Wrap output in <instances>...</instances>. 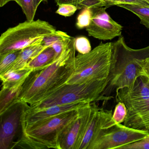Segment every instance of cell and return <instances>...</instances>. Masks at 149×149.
I'll return each instance as SVG.
<instances>
[{"instance_id": "obj_1", "label": "cell", "mask_w": 149, "mask_h": 149, "mask_svg": "<svg viewBox=\"0 0 149 149\" xmlns=\"http://www.w3.org/2000/svg\"><path fill=\"white\" fill-rule=\"evenodd\" d=\"M75 40L71 37L61 54L51 65L30 73L22 86L17 101L33 105L67 83L74 71Z\"/></svg>"}, {"instance_id": "obj_2", "label": "cell", "mask_w": 149, "mask_h": 149, "mask_svg": "<svg viewBox=\"0 0 149 149\" xmlns=\"http://www.w3.org/2000/svg\"><path fill=\"white\" fill-rule=\"evenodd\" d=\"M112 62L109 77V83L102 94L111 96L112 92L116 95L120 89L132 88L142 70L149 60V46L133 49L127 46L124 38L119 36L112 42Z\"/></svg>"}, {"instance_id": "obj_3", "label": "cell", "mask_w": 149, "mask_h": 149, "mask_svg": "<svg viewBox=\"0 0 149 149\" xmlns=\"http://www.w3.org/2000/svg\"><path fill=\"white\" fill-rule=\"evenodd\" d=\"M79 109L62 113L23 128L17 145L35 149H60V136L76 117Z\"/></svg>"}, {"instance_id": "obj_4", "label": "cell", "mask_w": 149, "mask_h": 149, "mask_svg": "<svg viewBox=\"0 0 149 149\" xmlns=\"http://www.w3.org/2000/svg\"><path fill=\"white\" fill-rule=\"evenodd\" d=\"M109 83V79H107L84 83H66L39 102L29 105L27 110H38L49 106L69 104L78 102L92 103L111 100L113 98L112 96L102 95Z\"/></svg>"}, {"instance_id": "obj_5", "label": "cell", "mask_w": 149, "mask_h": 149, "mask_svg": "<svg viewBox=\"0 0 149 149\" xmlns=\"http://www.w3.org/2000/svg\"><path fill=\"white\" fill-rule=\"evenodd\" d=\"M112 42H101L89 53L74 59V71L67 84L84 83L109 79L112 62Z\"/></svg>"}, {"instance_id": "obj_6", "label": "cell", "mask_w": 149, "mask_h": 149, "mask_svg": "<svg viewBox=\"0 0 149 149\" xmlns=\"http://www.w3.org/2000/svg\"><path fill=\"white\" fill-rule=\"evenodd\" d=\"M56 31L53 25L41 20H27L19 23L8 29L1 34L0 37V55L41 43L44 37Z\"/></svg>"}, {"instance_id": "obj_7", "label": "cell", "mask_w": 149, "mask_h": 149, "mask_svg": "<svg viewBox=\"0 0 149 149\" xmlns=\"http://www.w3.org/2000/svg\"><path fill=\"white\" fill-rule=\"evenodd\" d=\"M149 132L139 130L121 123L103 130L90 149H119L143 138Z\"/></svg>"}, {"instance_id": "obj_8", "label": "cell", "mask_w": 149, "mask_h": 149, "mask_svg": "<svg viewBox=\"0 0 149 149\" xmlns=\"http://www.w3.org/2000/svg\"><path fill=\"white\" fill-rule=\"evenodd\" d=\"M97 107L94 102L79 109L76 117L60 136V149H79L91 118Z\"/></svg>"}, {"instance_id": "obj_9", "label": "cell", "mask_w": 149, "mask_h": 149, "mask_svg": "<svg viewBox=\"0 0 149 149\" xmlns=\"http://www.w3.org/2000/svg\"><path fill=\"white\" fill-rule=\"evenodd\" d=\"M29 104L17 101L1 115L0 149L14 148V139L20 129L22 130V115Z\"/></svg>"}, {"instance_id": "obj_10", "label": "cell", "mask_w": 149, "mask_h": 149, "mask_svg": "<svg viewBox=\"0 0 149 149\" xmlns=\"http://www.w3.org/2000/svg\"><path fill=\"white\" fill-rule=\"evenodd\" d=\"M107 7L91 8L90 24L86 28L88 35L102 40H112L122 35L123 27L113 20L106 12Z\"/></svg>"}, {"instance_id": "obj_11", "label": "cell", "mask_w": 149, "mask_h": 149, "mask_svg": "<svg viewBox=\"0 0 149 149\" xmlns=\"http://www.w3.org/2000/svg\"><path fill=\"white\" fill-rule=\"evenodd\" d=\"M112 111L97 107L88 125L79 149H90L101 132L117 124L112 118Z\"/></svg>"}, {"instance_id": "obj_12", "label": "cell", "mask_w": 149, "mask_h": 149, "mask_svg": "<svg viewBox=\"0 0 149 149\" xmlns=\"http://www.w3.org/2000/svg\"><path fill=\"white\" fill-rule=\"evenodd\" d=\"M90 103L86 102H76L69 104L49 106L36 111H29L27 108L22 115V129L62 113L78 109Z\"/></svg>"}, {"instance_id": "obj_13", "label": "cell", "mask_w": 149, "mask_h": 149, "mask_svg": "<svg viewBox=\"0 0 149 149\" xmlns=\"http://www.w3.org/2000/svg\"><path fill=\"white\" fill-rule=\"evenodd\" d=\"M116 102H121L130 109L141 102L149 99V79L140 76L135 81L133 88H123L116 95Z\"/></svg>"}, {"instance_id": "obj_14", "label": "cell", "mask_w": 149, "mask_h": 149, "mask_svg": "<svg viewBox=\"0 0 149 149\" xmlns=\"http://www.w3.org/2000/svg\"><path fill=\"white\" fill-rule=\"evenodd\" d=\"M123 125L149 133V99L127 109Z\"/></svg>"}, {"instance_id": "obj_15", "label": "cell", "mask_w": 149, "mask_h": 149, "mask_svg": "<svg viewBox=\"0 0 149 149\" xmlns=\"http://www.w3.org/2000/svg\"><path fill=\"white\" fill-rule=\"evenodd\" d=\"M33 71L27 68L11 70L0 75L2 81V88H10L22 86L28 77Z\"/></svg>"}, {"instance_id": "obj_16", "label": "cell", "mask_w": 149, "mask_h": 149, "mask_svg": "<svg viewBox=\"0 0 149 149\" xmlns=\"http://www.w3.org/2000/svg\"><path fill=\"white\" fill-rule=\"evenodd\" d=\"M46 48L47 47L42 46L40 43H39L22 49L17 60L7 72L26 68L30 61L36 57Z\"/></svg>"}, {"instance_id": "obj_17", "label": "cell", "mask_w": 149, "mask_h": 149, "mask_svg": "<svg viewBox=\"0 0 149 149\" xmlns=\"http://www.w3.org/2000/svg\"><path fill=\"white\" fill-rule=\"evenodd\" d=\"M58 57L53 48L48 47L30 61L26 68L33 71L40 70L51 65Z\"/></svg>"}, {"instance_id": "obj_18", "label": "cell", "mask_w": 149, "mask_h": 149, "mask_svg": "<svg viewBox=\"0 0 149 149\" xmlns=\"http://www.w3.org/2000/svg\"><path fill=\"white\" fill-rule=\"evenodd\" d=\"M21 87L2 88L0 92V115L4 113L17 101Z\"/></svg>"}, {"instance_id": "obj_19", "label": "cell", "mask_w": 149, "mask_h": 149, "mask_svg": "<svg viewBox=\"0 0 149 149\" xmlns=\"http://www.w3.org/2000/svg\"><path fill=\"white\" fill-rule=\"evenodd\" d=\"M124 8L136 15L140 20L142 24L149 30V6H142L136 5H121L118 6Z\"/></svg>"}, {"instance_id": "obj_20", "label": "cell", "mask_w": 149, "mask_h": 149, "mask_svg": "<svg viewBox=\"0 0 149 149\" xmlns=\"http://www.w3.org/2000/svg\"><path fill=\"white\" fill-rule=\"evenodd\" d=\"M21 50H15L0 55V75L9 70L17 60Z\"/></svg>"}, {"instance_id": "obj_21", "label": "cell", "mask_w": 149, "mask_h": 149, "mask_svg": "<svg viewBox=\"0 0 149 149\" xmlns=\"http://www.w3.org/2000/svg\"><path fill=\"white\" fill-rule=\"evenodd\" d=\"M99 8L107 7L121 5H136L142 6H149L145 0H97Z\"/></svg>"}, {"instance_id": "obj_22", "label": "cell", "mask_w": 149, "mask_h": 149, "mask_svg": "<svg viewBox=\"0 0 149 149\" xmlns=\"http://www.w3.org/2000/svg\"><path fill=\"white\" fill-rule=\"evenodd\" d=\"M16 3L21 8L27 20H34L37 10L35 8L33 0H17Z\"/></svg>"}, {"instance_id": "obj_23", "label": "cell", "mask_w": 149, "mask_h": 149, "mask_svg": "<svg viewBox=\"0 0 149 149\" xmlns=\"http://www.w3.org/2000/svg\"><path fill=\"white\" fill-rule=\"evenodd\" d=\"M92 16L91 8H84L77 16V28L78 29L86 28L88 26L91 21Z\"/></svg>"}, {"instance_id": "obj_24", "label": "cell", "mask_w": 149, "mask_h": 149, "mask_svg": "<svg viewBox=\"0 0 149 149\" xmlns=\"http://www.w3.org/2000/svg\"><path fill=\"white\" fill-rule=\"evenodd\" d=\"M67 33L61 31H56L55 33L44 37L41 42V44L45 47H51L58 41L70 37Z\"/></svg>"}, {"instance_id": "obj_25", "label": "cell", "mask_w": 149, "mask_h": 149, "mask_svg": "<svg viewBox=\"0 0 149 149\" xmlns=\"http://www.w3.org/2000/svg\"><path fill=\"white\" fill-rule=\"evenodd\" d=\"M127 109L126 105L123 102H118L115 106L112 118L116 123H122L126 118Z\"/></svg>"}, {"instance_id": "obj_26", "label": "cell", "mask_w": 149, "mask_h": 149, "mask_svg": "<svg viewBox=\"0 0 149 149\" xmlns=\"http://www.w3.org/2000/svg\"><path fill=\"white\" fill-rule=\"evenodd\" d=\"M75 47L79 54H85L91 50V45L88 38L84 36H79L75 38Z\"/></svg>"}, {"instance_id": "obj_27", "label": "cell", "mask_w": 149, "mask_h": 149, "mask_svg": "<svg viewBox=\"0 0 149 149\" xmlns=\"http://www.w3.org/2000/svg\"><path fill=\"white\" fill-rule=\"evenodd\" d=\"M119 149H149V135L136 142L122 146Z\"/></svg>"}, {"instance_id": "obj_28", "label": "cell", "mask_w": 149, "mask_h": 149, "mask_svg": "<svg viewBox=\"0 0 149 149\" xmlns=\"http://www.w3.org/2000/svg\"><path fill=\"white\" fill-rule=\"evenodd\" d=\"M78 10L75 6L72 4H63L59 5L58 9L56 13L64 17L72 16Z\"/></svg>"}, {"instance_id": "obj_29", "label": "cell", "mask_w": 149, "mask_h": 149, "mask_svg": "<svg viewBox=\"0 0 149 149\" xmlns=\"http://www.w3.org/2000/svg\"><path fill=\"white\" fill-rule=\"evenodd\" d=\"M57 6L61 4H69L76 6L78 3L79 0H55Z\"/></svg>"}, {"instance_id": "obj_30", "label": "cell", "mask_w": 149, "mask_h": 149, "mask_svg": "<svg viewBox=\"0 0 149 149\" xmlns=\"http://www.w3.org/2000/svg\"><path fill=\"white\" fill-rule=\"evenodd\" d=\"M145 76L149 78V60L146 63L142 70L141 76Z\"/></svg>"}, {"instance_id": "obj_31", "label": "cell", "mask_w": 149, "mask_h": 149, "mask_svg": "<svg viewBox=\"0 0 149 149\" xmlns=\"http://www.w3.org/2000/svg\"><path fill=\"white\" fill-rule=\"evenodd\" d=\"M47 0H33L34 5L35 8L37 10L38 7L40 6V4L42 2H46Z\"/></svg>"}, {"instance_id": "obj_32", "label": "cell", "mask_w": 149, "mask_h": 149, "mask_svg": "<svg viewBox=\"0 0 149 149\" xmlns=\"http://www.w3.org/2000/svg\"><path fill=\"white\" fill-rule=\"evenodd\" d=\"M17 0H0V7H2L10 1H14L16 2Z\"/></svg>"}, {"instance_id": "obj_33", "label": "cell", "mask_w": 149, "mask_h": 149, "mask_svg": "<svg viewBox=\"0 0 149 149\" xmlns=\"http://www.w3.org/2000/svg\"><path fill=\"white\" fill-rule=\"evenodd\" d=\"M84 1V0H79V1H78V3H77V5H78V4H79V3L82 2V1Z\"/></svg>"}, {"instance_id": "obj_34", "label": "cell", "mask_w": 149, "mask_h": 149, "mask_svg": "<svg viewBox=\"0 0 149 149\" xmlns=\"http://www.w3.org/2000/svg\"><path fill=\"white\" fill-rule=\"evenodd\" d=\"M145 1H147V2L149 4V0H145Z\"/></svg>"}, {"instance_id": "obj_35", "label": "cell", "mask_w": 149, "mask_h": 149, "mask_svg": "<svg viewBox=\"0 0 149 149\" xmlns=\"http://www.w3.org/2000/svg\"></svg>"}]
</instances>
